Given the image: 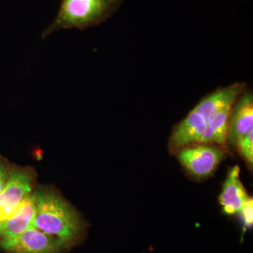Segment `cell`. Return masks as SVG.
Listing matches in <instances>:
<instances>
[{
    "label": "cell",
    "instance_id": "6da1fadb",
    "mask_svg": "<svg viewBox=\"0 0 253 253\" xmlns=\"http://www.w3.org/2000/svg\"><path fill=\"white\" fill-rule=\"evenodd\" d=\"M36 213L33 226L57 238L68 247L81 237L84 226L76 211L52 190L35 194Z\"/></svg>",
    "mask_w": 253,
    "mask_h": 253
},
{
    "label": "cell",
    "instance_id": "7a4b0ae2",
    "mask_svg": "<svg viewBox=\"0 0 253 253\" xmlns=\"http://www.w3.org/2000/svg\"><path fill=\"white\" fill-rule=\"evenodd\" d=\"M122 0H62L57 15L42 33L47 38L62 29L85 31L111 17L119 8Z\"/></svg>",
    "mask_w": 253,
    "mask_h": 253
},
{
    "label": "cell",
    "instance_id": "3957f363",
    "mask_svg": "<svg viewBox=\"0 0 253 253\" xmlns=\"http://www.w3.org/2000/svg\"><path fill=\"white\" fill-rule=\"evenodd\" d=\"M0 246L10 253H61L69 248L61 240L33 226L16 237L0 243Z\"/></svg>",
    "mask_w": 253,
    "mask_h": 253
},
{
    "label": "cell",
    "instance_id": "277c9868",
    "mask_svg": "<svg viewBox=\"0 0 253 253\" xmlns=\"http://www.w3.org/2000/svg\"><path fill=\"white\" fill-rule=\"evenodd\" d=\"M34 173L28 169H16L0 193V221L11 217L20 205L31 194Z\"/></svg>",
    "mask_w": 253,
    "mask_h": 253
},
{
    "label": "cell",
    "instance_id": "5b68a950",
    "mask_svg": "<svg viewBox=\"0 0 253 253\" xmlns=\"http://www.w3.org/2000/svg\"><path fill=\"white\" fill-rule=\"evenodd\" d=\"M223 157L221 150L208 145L184 148L178 154L181 164L191 175L199 179L212 174Z\"/></svg>",
    "mask_w": 253,
    "mask_h": 253
},
{
    "label": "cell",
    "instance_id": "8992f818",
    "mask_svg": "<svg viewBox=\"0 0 253 253\" xmlns=\"http://www.w3.org/2000/svg\"><path fill=\"white\" fill-rule=\"evenodd\" d=\"M36 213V197L31 194L11 217L0 221V243L16 237L33 226Z\"/></svg>",
    "mask_w": 253,
    "mask_h": 253
},
{
    "label": "cell",
    "instance_id": "52a82bcc",
    "mask_svg": "<svg viewBox=\"0 0 253 253\" xmlns=\"http://www.w3.org/2000/svg\"><path fill=\"white\" fill-rule=\"evenodd\" d=\"M240 171L238 166L229 171L219 198L223 212L229 215L241 212L249 198L240 179Z\"/></svg>",
    "mask_w": 253,
    "mask_h": 253
},
{
    "label": "cell",
    "instance_id": "ba28073f",
    "mask_svg": "<svg viewBox=\"0 0 253 253\" xmlns=\"http://www.w3.org/2000/svg\"><path fill=\"white\" fill-rule=\"evenodd\" d=\"M207 121L193 110L173 131L170 145L173 149H182L189 145L201 143Z\"/></svg>",
    "mask_w": 253,
    "mask_h": 253
},
{
    "label": "cell",
    "instance_id": "9c48e42d",
    "mask_svg": "<svg viewBox=\"0 0 253 253\" xmlns=\"http://www.w3.org/2000/svg\"><path fill=\"white\" fill-rule=\"evenodd\" d=\"M253 129L252 94L244 95L236 103L229 118L227 140L234 146L243 136Z\"/></svg>",
    "mask_w": 253,
    "mask_h": 253
},
{
    "label": "cell",
    "instance_id": "30bf717a",
    "mask_svg": "<svg viewBox=\"0 0 253 253\" xmlns=\"http://www.w3.org/2000/svg\"><path fill=\"white\" fill-rule=\"evenodd\" d=\"M244 86L236 83L214 91L203 99L194 110L208 122L219 111L232 107L244 90Z\"/></svg>",
    "mask_w": 253,
    "mask_h": 253
},
{
    "label": "cell",
    "instance_id": "8fae6325",
    "mask_svg": "<svg viewBox=\"0 0 253 253\" xmlns=\"http://www.w3.org/2000/svg\"><path fill=\"white\" fill-rule=\"evenodd\" d=\"M231 111V108L222 110L208 121L201 143L216 144L220 146H224L226 144Z\"/></svg>",
    "mask_w": 253,
    "mask_h": 253
},
{
    "label": "cell",
    "instance_id": "7c38bea8",
    "mask_svg": "<svg viewBox=\"0 0 253 253\" xmlns=\"http://www.w3.org/2000/svg\"><path fill=\"white\" fill-rule=\"evenodd\" d=\"M239 148L240 154L246 162L253 164V129L238 141L236 145Z\"/></svg>",
    "mask_w": 253,
    "mask_h": 253
},
{
    "label": "cell",
    "instance_id": "4fadbf2b",
    "mask_svg": "<svg viewBox=\"0 0 253 253\" xmlns=\"http://www.w3.org/2000/svg\"><path fill=\"white\" fill-rule=\"evenodd\" d=\"M241 217L246 227H251L253 223V199H249L245 203L241 212Z\"/></svg>",
    "mask_w": 253,
    "mask_h": 253
},
{
    "label": "cell",
    "instance_id": "5bb4252c",
    "mask_svg": "<svg viewBox=\"0 0 253 253\" xmlns=\"http://www.w3.org/2000/svg\"><path fill=\"white\" fill-rule=\"evenodd\" d=\"M10 174H11V172H9L6 163L0 159V193L7 184Z\"/></svg>",
    "mask_w": 253,
    "mask_h": 253
}]
</instances>
